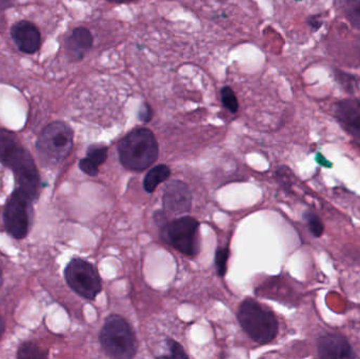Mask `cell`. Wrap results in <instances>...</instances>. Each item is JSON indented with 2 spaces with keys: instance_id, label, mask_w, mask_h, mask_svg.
Masks as SVG:
<instances>
[{
  "instance_id": "44dd1931",
  "label": "cell",
  "mask_w": 360,
  "mask_h": 359,
  "mask_svg": "<svg viewBox=\"0 0 360 359\" xmlns=\"http://www.w3.org/2000/svg\"><path fill=\"white\" fill-rule=\"evenodd\" d=\"M168 347L170 349L171 352V358H188V354L184 352V350L182 349L181 346L179 345L176 341H173V339H169L168 341Z\"/></svg>"
},
{
  "instance_id": "3957f363",
  "label": "cell",
  "mask_w": 360,
  "mask_h": 359,
  "mask_svg": "<svg viewBox=\"0 0 360 359\" xmlns=\"http://www.w3.org/2000/svg\"><path fill=\"white\" fill-rule=\"evenodd\" d=\"M238 320L245 333L262 345L271 343L278 333V322L273 312L252 299L241 303Z\"/></svg>"
},
{
  "instance_id": "2e32d148",
  "label": "cell",
  "mask_w": 360,
  "mask_h": 359,
  "mask_svg": "<svg viewBox=\"0 0 360 359\" xmlns=\"http://www.w3.org/2000/svg\"><path fill=\"white\" fill-rule=\"evenodd\" d=\"M345 16L349 22L360 29V0H346L345 1Z\"/></svg>"
},
{
  "instance_id": "52a82bcc",
  "label": "cell",
  "mask_w": 360,
  "mask_h": 359,
  "mask_svg": "<svg viewBox=\"0 0 360 359\" xmlns=\"http://www.w3.org/2000/svg\"><path fill=\"white\" fill-rule=\"evenodd\" d=\"M70 288L88 301H94L101 291V282L94 266L82 259H72L65 270Z\"/></svg>"
},
{
  "instance_id": "7402d4cb",
  "label": "cell",
  "mask_w": 360,
  "mask_h": 359,
  "mask_svg": "<svg viewBox=\"0 0 360 359\" xmlns=\"http://www.w3.org/2000/svg\"><path fill=\"white\" fill-rule=\"evenodd\" d=\"M152 117H153V111L148 103H143L141 110H139V118H141V122H149Z\"/></svg>"
},
{
  "instance_id": "277c9868",
  "label": "cell",
  "mask_w": 360,
  "mask_h": 359,
  "mask_svg": "<svg viewBox=\"0 0 360 359\" xmlns=\"http://www.w3.org/2000/svg\"><path fill=\"white\" fill-rule=\"evenodd\" d=\"M36 149L44 164L56 166L63 162L73 149V131L65 122H52L38 137Z\"/></svg>"
},
{
  "instance_id": "e0dca14e",
  "label": "cell",
  "mask_w": 360,
  "mask_h": 359,
  "mask_svg": "<svg viewBox=\"0 0 360 359\" xmlns=\"http://www.w3.org/2000/svg\"><path fill=\"white\" fill-rule=\"evenodd\" d=\"M46 356H48V352L33 343L22 344L17 353L18 358H46Z\"/></svg>"
},
{
  "instance_id": "7a4b0ae2",
  "label": "cell",
  "mask_w": 360,
  "mask_h": 359,
  "mask_svg": "<svg viewBox=\"0 0 360 359\" xmlns=\"http://www.w3.org/2000/svg\"><path fill=\"white\" fill-rule=\"evenodd\" d=\"M118 154L124 168L141 172L158 159V141L149 129H135L120 141Z\"/></svg>"
},
{
  "instance_id": "30bf717a",
  "label": "cell",
  "mask_w": 360,
  "mask_h": 359,
  "mask_svg": "<svg viewBox=\"0 0 360 359\" xmlns=\"http://www.w3.org/2000/svg\"><path fill=\"white\" fill-rule=\"evenodd\" d=\"M162 204L165 210L172 215L188 213L192 204V196L186 183L172 181L165 188Z\"/></svg>"
},
{
  "instance_id": "4fadbf2b",
  "label": "cell",
  "mask_w": 360,
  "mask_h": 359,
  "mask_svg": "<svg viewBox=\"0 0 360 359\" xmlns=\"http://www.w3.org/2000/svg\"><path fill=\"white\" fill-rule=\"evenodd\" d=\"M93 36L86 27H77L67 40V51L72 59L80 60L92 48Z\"/></svg>"
},
{
  "instance_id": "5bb4252c",
  "label": "cell",
  "mask_w": 360,
  "mask_h": 359,
  "mask_svg": "<svg viewBox=\"0 0 360 359\" xmlns=\"http://www.w3.org/2000/svg\"><path fill=\"white\" fill-rule=\"evenodd\" d=\"M108 148L103 145H91L86 152V157L79 162V168L89 176H96L98 168L107 159Z\"/></svg>"
},
{
  "instance_id": "9c48e42d",
  "label": "cell",
  "mask_w": 360,
  "mask_h": 359,
  "mask_svg": "<svg viewBox=\"0 0 360 359\" xmlns=\"http://www.w3.org/2000/svg\"><path fill=\"white\" fill-rule=\"evenodd\" d=\"M334 115L338 124L360 145V101L345 99L336 103Z\"/></svg>"
},
{
  "instance_id": "8992f818",
  "label": "cell",
  "mask_w": 360,
  "mask_h": 359,
  "mask_svg": "<svg viewBox=\"0 0 360 359\" xmlns=\"http://www.w3.org/2000/svg\"><path fill=\"white\" fill-rule=\"evenodd\" d=\"M199 223L192 217L174 219L162 228V240L186 256L194 257L199 252Z\"/></svg>"
},
{
  "instance_id": "603a6c76",
  "label": "cell",
  "mask_w": 360,
  "mask_h": 359,
  "mask_svg": "<svg viewBox=\"0 0 360 359\" xmlns=\"http://www.w3.org/2000/svg\"><path fill=\"white\" fill-rule=\"evenodd\" d=\"M4 332V320H2L1 316H0V339H1L2 334Z\"/></svg>"
},
{
  "instance_id": "ac0fdd59",
  "label": "cell",
  "mask_w": 360,
  "mask_h": 359,
  "mask_svg": "<svg viewBox=\"0 0 360 359\" xmlns=\"http://www.w3.org/2000/svg\"><path fill=\"white\" fill-rule=\"evenodd\" d=\"M220 94H221L222 105H224V107H226L231 113H236L238 111V101H237L232 89L224 86Z\"/></svg>"
},
{
  "instance_id": "ba28073f",
  "label": "cell",
  "mask_w": 360,
  "mask_h": 359,
  "mask_svg": "<svg viewBox=\"0 0 360 359\" xmlns=\"http://www.w3.org/2000/svg\"><path fill=\"white\" fill-rule=\"evenodd\" d=\"M33 200L16 188L4 206V223L6 231L16 240H23L29 233L30 209Z\"/></svg>"
},
{
  "instance_id": "d4e9b609",
  "label": "cell",
  "mask_w": 360,
  "mask_h": 359,
  "mask_svg": "<svg viewBox=\"0 0 360 359\" xmlns=\"http://www.w3.org/2000/svg\"><path fill=\"white\" fill-rule=\"evenodd\" d=\"M2 280H4V273H2V269L1 267H0V287H1Z\"/></svg>"
},
{
  "instance_id": "8fae6325",
  "label": "cell",
  "mask_w": 360,
  "mask_h": 359,
  "mask_svg": "<svg viewBox=\"0 0 360 359\" xmlns=\"http://www.w3.org/2000/svg\"><path fill=\"white\" fill-rule=\"evenodd\" d=\"M317 353L321 358L345 359L355 358L349 341L340 334L328 333L317 341Z\"/></svg>"
},
{
  "instance_id": "9a60e30c",
  "label": "cell",
  "mask_w": 360,
  "mask_h": 359,
  "mask_svg": "<svg viewBox=\"0 0 360 359\" xmlns=\"http://www.w3.org/2000/svg\"><path fill=\"white\" fill-rule=\"evenodd\" d=\"M171 170L166 164H160V166L155 167L149 171L147 175H146L145 181H143V188L148 193H152L155 191L156 188L160 185V183L166 181L167 179L170 177Z\"/></svg>"
},
{
  "instance_id": "cb8c5ba5",
  "label": "cell",
  "mask_w": 360,
  "mask_h": 359,
  "mask_svg": "<svg viewBox=\"0 0 360 359\" xmlns=\"http://www.w3.org/2000/svg\"><path fill=\"white\" fill-rule=\"evenodd\" d=\"M110 2H114V4H128V2L135 1V0H108Z\"/></svg>"
},
{
  "instance_id": "ffe728a7",
  "label": "cell",
  "mask_w": 360,
  "mask_h": 359,
  "mask_svg": "<svg viewBox=\"0 0 360 359\" xmlns=\"http://www.w3.org/2000/svg\"><path fill=\"white\" fill-rule=\"evenodd\" d=\"M229 254H230V251L226 248H220L216 251L215 265L216 268H217L218 274L220 276H224V274H226V261H228Z\"/></svg>"
},
{
  "instance_id": "5b68a950",
  "label": "cell",
  "mask_w": 360,
  "mask_h": 359,
  "mask_svg": "<svg viewBox=\"0 0 360 359\" xmlns=\"http://www.w3.org/2000/svg\"><path fill=\"white\" fill-rule=\"evenodd\" d=\"M99 341L110 358L128 359L134 358L136 354V337L130 325L122 316L111 315L107 318Z\"/></svg>"
},
{
  "instance_id": "6da1fadb",
  "label": "cell",
  "mask_w": 360,
  "mask_h": 359,
  "mask_svg": "<svg viewBox=\"0 0 360 359\" xmlns=\"http://www.w3.org/2000/svg\"><path fill=\"white\" fill-rule=\"evenodd\" d=\"M0 162L14 173L19 189L32 200L39 196L40 178L35 162L27 149L18 143L14 135L0 132Z\"/></svg>"
},
{
  "instance_id": "d6986e66",
  "label": "cell",
  "mask_w": 360,
  "mask_h": 359,
  "mask_svg": "<svg viewBox=\"0 0 360 359\" xmlns=\"http://www.w3.org/2000/svg\"><path fill=\"white\" fill-rule=\"evenodd\" d=\"M307 223H308L309 230L311 234L315 237H321L323 233V223L317 215L314 213L308 212L304 214Z\"/></svg>"
},
{
  "instance_id": "484cf974",
  "label": "cell",
  "mask_w": 360,
  "mask_h": 359,
  "mask_svg": "<svg viewBox=\"0 0 360 359\" xmlns=\"http://www.w3.org/2000/svg\"><path fill=\"white\" fill-rule=\"evenodd\" d=\"M218 1H226V0H218Z\"/></svg>"
},
{
  "instance_id": "7c38bea8",
  "label": "cell",
  "mask_w": 360,
  "mask_h": 359,
  "mask_svg": "<svg viewBox=\"0 0 360 359\" xmlns=\"http://www.w3.org/2000/svg\"><path fill=\"white\" fill-rule=\"evenodd\" d=\"M11 35L19 50L25 54H34L39 48L41 42L39 31L29 21H19L13 25Z\"/></svg>"
}]
</instances>
